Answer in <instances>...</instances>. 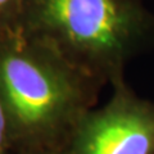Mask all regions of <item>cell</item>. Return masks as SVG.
I'll use <instances>...</instances> for the list:
<instances>
[{"instance_id": "1", "label": "cell", "mask_w": 154, "mask_h": 154, "mask_svg": "<svg viewBox=\"0 0 154 154\" xmlns=\"http://www.w3.org/2000/svg\"><path fill=\"white\" fill-rule=\"evenodd\" d=\"M103 88L40 38L23 32L0 36V99L16 152L67 149Z\"/></svg>"}, {"instance_id": "2", "label": "cell", "mask_w": 154, "mask_h": 154, "mask_svg": "<svg viewBox=\"0 0 154 154\" xmlns=\"http://www.w3.org/2000/svg\"><path fill=\"white\" fill-rule=\"evenodd\" d=\"M21 32L112 85L132 59L154 50V13L143 0H28Z\"/></svg>"}, {"instance_id": "3", "label": "cell", "mask_w": 154, "mask_h": 154, "mask_svg": "<svg viewBox=\"0 0 154 154\" xmlns=\"http://www.w3.org/2000/svg\"><path fill=\"white\" fill-rule=\"evenodd\" d=\"M110 86L108 102L79 125L68 154H154V102L141 98L125 79Z\"/></svg>"}, {"instance_id": "4", "label": "cell", "mask_w": 154, "mask_h": 154, "mask_svg": "<svg viewBox=\"0 0 154 154\" xmlns=\"http://www.w3.org/2000/svg\"><path fill=\"white\" fill-rule=\"evenodd\" d=\"M28 0H0V36L21 32Z\"/></svg>"}, {"instance_id": "5", "label": "cell", "mask_w": 154, "mask_h": 154, "mask_svg": "<svg viewBox=\"0 0 154 154\" xmlns=\"http://www.w3.org/2000/svg\"><path fill=\"white\" fill-rule=\"evenodd\" d=\"M0 154H16L9 121L2 99H0Z\"/></svg>"}, {"instance_id": "6", "label": "cell", "mask_w": 154, "mask_h": 154, "mask_svg": "<svg viewBox=\"0 0 154 154\" xmlns=\"http://www.w3.org/2000/svg\"><path fill=\"white\" fill-rule=\"evenodd\" d=\"M16 154H68L67 149H40V150H21Z\"/></svg>"}]
</instances>
